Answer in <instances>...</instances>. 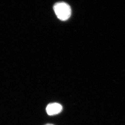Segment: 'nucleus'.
<instances>
[{
  "instance_id": "obj_2",
  "label": "nucleus",
  "mask_w": 125,
  "mask_h": 125,
  "mask_svg": "<svg viewBox=\"0 0 125 125\" xmlns=\"http://www.w3.org/2000/svg\"><path fill=\"white\" fill-rule=\"evenodd\" d=\"M61 105L58 103H52L48 104L46 108V111L49 115H55L62 111Z\"/></svg>"
},
{
  "instance_id": "obj_1",
  "label": "nucleus",
  "mask_w": 125,
  "mask_h": 125,
  "mask_svg": "<svg viewBox=\"0 0 125 125\" xmlns=\"http://www.w3.org/2000/svg\"><path fill=\"white\" fill-rule=\"evenodd\" d=\"M53 9L57 17L62 21H66L71 15V8L65 2H60L56 3L54 6Z\"/></svg>"
},
{
  "instance_id": "obj_3",
  "label": "nucleus",
  "mask_w": 125,
  "mask_h": 125,
  "mask_svg": "<svg viewBox=\"0 0 125 125\" xmlns=\"http://www.w3.org/2000/svg\"><path fill=\"white\" fill-rule=\"evenodd\" d=\"M45 125H54L53 124H46Z\"/></svg>"
}]
</instances>
